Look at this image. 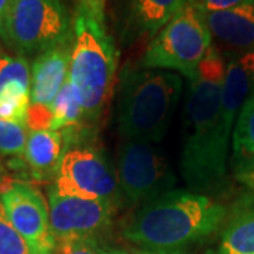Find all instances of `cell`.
<instances>
[{
	"instance_id": "4",
	"label": "cell",
	"mask_w": 254,
	"mask_h": 254,
	"mask_svg": "<svg viewBox=\"0 0 254 254\" xmlns=\"http://www.w3.org/2000/svg\"><path fill=\"white\" fill-rule=\"evenodd\" d=\"M118 50L99 23L76 10L68 82L81 102L83 119L95 122L109 102L118 71Z\"/></svg>"
},
{
	"instance_id": "9",
	"label": "cell",
	"mask_w": 254,
	"mask_h": 254,
	"mask_svg": "<svg viewBox=\"0 0 254 254\" xmlns=\"http://www.w3.org/2000/svg\"><path fill=\"white\" fill-rule=\"evenodd\" d=\"M0 199L10 222L34 254H55L57 240L51 232L48 202L34 185L9 182L0 190Z\"/></svg>"
},
{
	"instance_id": "21",
	"label": "cell",
	"mask_w": 254,
	"mask_h": 254,
	"mask_svg": "<svg viewBox=\"0 0 254 254\" xmlns=\"http://www.w3.org/2000/svg\"><path fill=\"white\" fill-rule=\"evenodd\" d=\"M55 254H127L123 250L100 243L96 236L72 237L57 243Z\"/></svg>"
},
{
	"instance_id": "26",
	"label": "cell",
	"mask_w": 254,
	"mask_h": 254,
	"mask_svg": "<svg viewBox=\"0 0 254 254\" xmlns=\"http://www.w3.org/2000/svg\"><path fill=\"white\" fill-rule=\"evenodd\" d=\"M13 3L14 0H0V54L3 53V46H6V26Z\"/></svg>"
},
{
	"instance_id": "3",
	"label": "cell",
	"mask_w": 254,
	"mask_h": 254,
	"mask_svg": "<svg viewBox=\"0 0 254 254\" xmlns=\"http://www.w3.org/2000/svg\"><path fill=\"white\" fill-rule=\"evenodd\" d=\"M178 73L161 69H126L119 91L118 126L125 140L160 143L181 96Z\"/></svg>"
},
{
	"instance_id": "13",
	"label": "cell",
	"mask_w": 254,
	"mask_h": 254,
	"mask_svg": "<svg viewBox=\"0 0 254 254\" xmlns=\"http://www.w3.org/2000/svg\"><path fill=\"white\" fill-rule=\"evenodd\" d=\"M210 34L237 51H254V0L223 11H203Z\"/></svg>"
},
{
	"instance_id": "8",
	"label": "cell",
	"mask_w": 254,
	"mask_h": 254,
	"mask_svg": "<svg viewBox=\"0 0 254 254\" xmlns=\"http://www.w3.org/2000/svg\"><path fill=\"white\" fill-rule=\"evenodd\" d=\"M51 188L65 196L115 202L119 187L109 163L93 147L73 145L65 150Z\"/></svg>"
},
{
	"instance_id": "17",
	"label": "cell",
	"mask_w": 254,
	"mask_h": 254,
	"mask_svg": "<svg viewBox=\"0 0 254 254\" xmlns=\"http://www.w3.org/2000/svg\"><path fill=\"white\" fill-rule=\"evenodd\" d=\"M190 0H131L136 26L154 36Z\"/></svg>"
},
{
	"instance_id": "14",
	"label": "cell",
	"mask_w": 254,
	"mask_h": 254,
	"mask_svg": "<svg viewBox=\"0 0 254 254\" xmlns=\"http://www.w3.org/2000/svg\"><path fill=\"white\" fill-rule=\"evenodd\" d=\"M66 136L64 130L30 131L24 158L37 180H54L65 153Z\"/></svg>"
},
{
	"instance_id": "11",
	"label": "cell",
	"mask_w": 254,
	"mask_h": 254,
	"mask_svg": "<svg viewBox=\"0 0 254 254\" xmlns=\"http://www.w3.org/2000/svg\"><path fill=\"white\" fill-rule=\"evenodd\" d=\"M72 41L37 55L31 65L30 100L33 105L51 106L69 75Z\"/></svg>"
},
{
	"instance_id": "22",
	"label": "cell",
	"mask_w": 254,
	"mask_h": 254,
	"mask_svg": "<svg viewBox=\"0 0 254 254\" xmlns=\"http://www.w3.org/2000/svg\"><path fill=\"white\" fill-rule=\"evenodd\" d=\"M0 254H34L16 230L0 199Z\"/></svg>"
},
{
	"instance_id": "2",
	"label": "cell",
	"mask_w": 254,
	"mask_h": 254,
	"mask_svg": "<svg viewBox=\"0 0 254 254\" xmlns=\"http://www.w3.org/2000/svg\"><path fill=\"white\" fill-rule=\"evenodd\" d=\"M184 108L181 175L192 192L213 188L226 174L230 134L222 120L223 82L192 79Z\"/></svg>"
},
{
	"instance_id": "18",
	"label": "cell",
	"mask_w": 254,
	"mask_h": 254,
	"mask_svg": "<svg viewBox=\"0 0 254 254\" xmlns=\"http://www.w3.org/2000/svg\"><path fill=\"white\" fill-rule=\"evenodd\" d=\"M51 110H53L51 130H66V128L78 127V125L83 120L81 102L73 91L72 85L68 81L65 82L61 91L55 96L51 105Z\"/></svg>"
},
{
	"instance_id": "23",
	"label": "cell",
	"mask_w": 254,
	"mask_h": 254,
	"mask_svg": "<svg viewBox=\"0 0 254 254\" xmlns=\"http://www.w3.org/2000/svg\"><path fill=\"white\" fill-rule=\"evenodd\" d=\"M53 125V110L51 106H43V105H33L30 103L27 112V120L26 126L30 131L36 130H51Z\"/></svg>"
},
{
	"instance_id": "19",
	"label": "cell",
	"mask_w": 254,
	"mask_h": 254,
	"mask_svg": "<svg viewBox=\"0 0 254 254\" xmlns=\"http://www.w3.org/2000/svg\"><path fill=\"white\" fill-rule=\"evenodd\" d=\"M9 85H24L31 88V68L27 58L1 53L0 54V89Z\"/></svg>"
},
{
	"instance_id": "24",
	"label": "cell",
	"mask_w": 254,
	"mask_h": 254,
	"mask_svg": "<svg viewBox=\"0 0 254 254\" xmlns=\"http://www.w3.org/2000/svg\"><path fill=\"white\" fill-rule=\"evenodd\" d=\"M108 0H78L76 10L88 14L99 23H105V6Z\"/></svg>"
},
{
	"instance_id": "5",
	"label": "cell",
	"mask_w": 254,
	"mask_h": 254,
	"mask_svg": "<svg viewBox=\"0 0 254 254\" xmlns=\"http://www.w3.org/2000/svg\"><path fill=\"white\" fill-rule=\"evenodd\" d=\"M210 46L212 34L203 10L198 0H190L157 33L141 60V68L178 72L192 81Z\"/></svg>"
},
{
	"instance_id": "7",
	"label": "cell",
	"mask_w": 254,
	"mask_h": 254,
	"mask_svg": "<svg viewBox=\"0 0 254 254\" xmlns=\"http://www.w3.org/2000/svg\"><path fill=\"white\" fill-rule=\"evenodd\" d=\"M116 180L128 205H143L174 190L177 178L153 143L123 140L118 151Z\"/></svg>"
},
{
	"instance_id": "27",
	"label": "cell",
	"mask_w": 254,
	"mask_h": 254,
	"mask_svg": "<svg viewBox=\"0 0 254 254\" xmlns=\"http://www.w3.org/2000/svg\"><path fill=\"white\" fill-rule=\"evenodd\" d=\"M138 254H185L182 252H145V250H141Z\"/></svg>"
},
{
	"instance_id": "16",
	"label": "cell",
	"mask_w": 254,
	"mask_h": 254,
	"mask_svg": "<svg viewBox=\"0 0 254 254\" xmlns=\"http://www.w3.org/2000/svg\"><path fill=\"white\" fill-rule=\"evenodd\" d=\"M233 164L239 178L254 185V93L247 99L236 119Z\"/></svg>"
},
{
	"instance_id": "25",
	"label": "cell",
	"mask_w": 254,
	"mask_h": 254,
	"mask_svg": "<svg viewBox=\"0 0 254 254\" xmlns=\"http://www.w3.org/2000/svg\"><path fill=\"white\" fill-rule=\"evenodd\" d=\"M242 1H245V0H198L202 10L208 11V13L232 9L237 4H240Z\"/></svg>"
},
{
	"instance_id": "6",
	"label": "cell",
	"mask_w": 254,
	"mask_h": 254,
	"mask_svg": "<svg viewBox=\"0 0 254 254\" xmlns=\"http://www.w3.org/2000/svg\"><path fill=\"white\" fill-rule=\"evenodd\" d=\"M72 41V24L61 0H14L6 46L20 57H37Z\"/></svg>"
},
{
	"instance_id": "15",
	"label": "cell",
	"mask_w": 254,
	"mask_h": 254,
	"mask_svg": "<svg viewBox=\"0 0 254 254\" xmlns=\"http://www.w3.org/2000/svg\"><path fill=\"white\" fill-rule=\"evenodd\" d=\"M210 254H254V196L240 200Z\"/></svg>"
},
{
	"instance_id": "10",
	"label": "cell",
	"mask_w": 254,
	"mask_h": 254,
	"mask_svg": "<svg viewBox=\"0 0 254 254\" xmlns=\"http://www.w3.org/2000/svg\"><path fill=\"white\" fill-rule=\"evenodd\" d=\"M48 213L51 232L58 243L72 237L96 236L110 225L115 202L65 196L50 187Z\"/></svg>"
},
{
	"instance_id": "12",
	"label": "cell",
	"mask_w": 254,
	"mask_h": 254,
	"mask_svg": "<svg viewBox=\"0 0 254 254\" xmlns=\"http://www.w3.org/2000/svg\"><path fill=\"white\" fill-rule=\"evenodd\" d=\"M254 93V51H239L227 63L222 89V120L229 134L245 106Z\"/></svg>"
},
{
	"instance_id": "1",
	"label": "cell",
	"mask_w": 254,
	"mask_h": 254,
	"mask_svg": "<svg viewBox=\"0 0 254 254\" xmlns=\"http://www.w3.org/2000/svg\"><path fill=\"white\" fill-rule=\"evenodd\" d=\"M226 209L208 195L171 190L144 202L123 235L145 252H181L222 226Z\"/></svg>"
},
{
	"instance_id": "20",
	"label": "cell",
	"mask_w": 254,
	"mask_h": 254,
	"mask_svg": "<svg viewBox=\"0 0 254 254\" xmlns=\"http://www.w3.org/2000/svg\"><path fill=\"white\" fill-rule=\"evenodd\" d=\"M27 126L0 119V153L6 155L24 154Z\"/></svg>"
}]
</instances>
